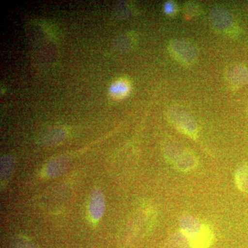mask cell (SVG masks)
<instances>
[{
    "label": "cell",
    "mask_w": 248,
    "mask_h": 248,
    "mask_svg": "<svg viewBox=\"0 0 248 248\" xmlns=\"http://www.w3.org/2000/svg\"><path fill=\"white\" fill-rule=\"evenodd\" d=\"M214 239L213 232L208 225L201 226L198 234L190 241V248H210Z\"/></svg>",
    "instance_id": "cell-4"
},
{
    "label": "cell",
    "mask_w": 248,
    "mask_h": 248,
    "mask_svg": "<svg viewBox=\"0 0 248 248\" xmlns=\"http://www.w3.org/2000/svg\"><path fill=\"white\" fill-rule=\"evenodd\" d=\"M228 79L235 86H242L248 83V69L245 66H236L228 72Z\"/></svg>",
    "instance_id": "cell-6"
},
{
    "label": "cell",
    "mask_w": 248,
    "mask_h": 248,
    "mask_svg": "<svg viewBox=\"0 0 248 248\" xmlns=\"http://www.w3.org/2000/svg\"><path fill=\"white\" fill-rule=\"evenodd\" d=\"M130 83L127 80L120 79L114 81L109 89V94L115 99L125 97L130 92Z\"/></svg>",
    "instance_id": "cell-7"
},
{
    "label": "cell",
    "mask_w": 248,
    "mask_h": 248,
    "mask_svg": "<svg viewBox=\"0 0 248 248\" xmlns=\"http://www.w3.org/2000/svg\"><path fill=\"white\" fill-rule=\"evenodd\" d=\"M236 184L240 190L246 192L248 191V166L247 165H241L235 174Z\"/></svg>",
    "instance_id": "cell-8"
},
{
    "label": "cell",
    "mask_w": 248,
    "mask_h": 248,
    "mask_svg": "<svg viewBox=\"0 0 248 248\" xmlns=\"http://www.w3.org/2000/svg\"><path fill=\"white\" fill-rule=\"evenodd\" d=\"M14 161L10 158L2 159L1 164V180L3 184L7 183L14 172Z\"/></svg>",
    "instance_id": "cell-9"
},
{
    "label": "cell",
    "mask_w": 248,
    "mask_h": 248,
    "mask_svg": "<svg viewBox=\"0 0 248 248\" xmlns=\"http://www.w3.org/2000/svg\"><path fill=\"white\" fill-rule=\"evenodd\" d=\"M15 248H37L35 245L27 238L18 236L14 241Z\"/></svg>",
    "instance_id": "cell-10"
},
{
    "label": "cell",
    "mask_w": 248,
    "mask_h": 248,
    "mask_svg": "<svg viewBox=\"0 0 248 248\" xmlns=\"http://www.w3.org/2000/svg\"><path fill=\"white\" fill-rule=\"evenodd\" d=\"M176 5L172 1H168L164 5V11L169 15L174 14L176 12Z\"/></svg>",
    "instance_id": "cell-12"
},
{
    "label": "cell",
    "mask_w": 248,
    "mask_h": 248,
    "mask_svg": "<svg viewBox=\"0 0 248 248\" xmlns=\"http://www.w3.org/2000/svg\"><path fill=\"white\" fill-rule=\"evenodd\" d=\"M169 49L174 58L184 64L194 63L198 55L195 46L182 39L172 41L170 44Z\"/></svg>",
    "instance_id": "cell-1"
},
{
    "label": "cell",
    "mask_w": 248,
    "mask_h": 248,
    "mask_svg": "<svg viewBox=\"0 0 248 248\" xmlns=\"http://www.w3.org/2000/svg\"><path fill=\"white\" fill-rule=\"evenodd\" d=\"M210 21L213 27L219 31L228 30L233 24L232 16L222 7H215L212 10Z\"/></svg>",
    "instance_id": "cell-2"
},
{
    "label": "cell",
    "mask_w": 248,
    "mask_h": 248,
    "mask_svg": "<svg viewBox=\"0 0 248 248\" xmlns=\"http://www.w3.org/2000/svg\"><path fill=\"white\" fill-rule=\"evenodd\" d=\"M171 120L177 124L179 128L182 129L187 133L195 132V122L191 119L190 116L181 110H173L170 113Z\"/></svg>",
    "instance_id": "cell-5"
},
{
    "label": "cell",
    "mask_w": 248,
    "mask_h": 248,
    "mask_svg": "<svg viewBox=\"0 0 248 248\" xmlns=\"http://www.w3.org/2000/svg\"><path fill=\"white\" fill-rule=\"evenodd\" d=\"M164 248H190V241H172L166 245Z\"/></svg>",
    "instance_id": "cell-11"
},
{
    "label": "cell",
    "mask_w": 248,
    "mask_h": 248,
    "mask_svg": "<svg viewBox=\"0 0 248 248\" xmlns=\"http://www.w3.org/2000/svg\"><path fill=\"white\" fill-rule=\"evenodd\" d=\"M105 209V201L102 191L95 189L90 197L89 212L91 220L97 222L103 216Z\"/></svg>",
    "instance_id": "cell-3"
}]
</instances>
